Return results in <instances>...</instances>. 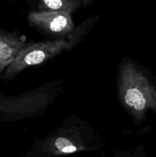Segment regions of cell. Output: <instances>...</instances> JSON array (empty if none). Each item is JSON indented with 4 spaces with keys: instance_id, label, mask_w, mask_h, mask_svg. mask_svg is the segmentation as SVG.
<instances>
[{
    "instance_id": "6da1fadb",
    "label": "cell",
    "mask_w": 156,
    "mask_h": 157,
    "mask_svg": "<svg viewBox=\"0 0 156 157\" xmlns=\"http://www.w3.org/2000/svg\"><path fill=\"white\" fill-rule=\"evenodd\" d=\"M118 87L122 105L136 121H142L147 110L156 111V88L131 61L121 66Z\"/></svg>"
},
{
    "instance_id": "7a4b0ae2",
    "label": "cell",
    "mask_w": 156,
    "mask_h": 157,
    "mask_svg": "<svg viewBox=\"0 0 156 157\" xmlns=\"http://www.w3.org/2000/svg\"><path fill=\"white\" fill-rule=\"evenodd\" d=\"M87 25L81 24L79 28L63 38L26 44L6 68L4 78H13L28 67L39 65L54 58L63 51L72 49L84 35Z\"/></svg>"
},
{
    "instance_id": "3957f363",
    "label": "cell",
    "mask_w": 156,
    "mask_h": 157,
    "mask_svg": "<svg viewBox=\"0 0 156 157\" xmlns=\"http://www.w3.org/2000/svg\"><path fill=\"white\" fill-rule=\"evenodd\" d=\"M28 18L32 26L56 38L67 36L74 30L72 16L68 13L39 10L30 12Z\"/></svg>"
},
{
    "instance_id": "277c9868",
    "label": "cell",
    "mask_w": 156,
    "mask_h": 157,
    "mask_svg": "<svg viewBox=\"0 0 156 157\" xmlns=\"http://www.w3.org/2000/svg\"><path fill=\"white\" fill-rule=\"evenodd\" d=\"M47 91L36 90L21 98H0V111L8 113H24L40 110L50 100Z\"/></svg>"
},
{
    "instance_id": "5b68a950",
    "label": "cell",
    "mask_w": 156,
    "mask_h": 157,
    "mask_svg": "<svg viewBox=\"0 0 156 157\" xmlns=\"http://www.w3.org/2000/svg\"><path fill=\"white\" fill-rule=\"evenodd\" d=\"M44 150L51 154L65 155L87 150L84 140L79 139L76 135L62 133L50 136L44 141Z\"/></svg>"
},
{
    "instance_id": "8992f818",
    "label": "cell",
    "mask_w": 156,
    "mask_h": 157,
    "mask_svg": "<svg viewBox=\"0 0 156 157\" xmlns=\"http://www.w3.org/2000/svg\"><path fill=\"white\" fill-rule=\"evenodd\" d=\"M25 41L13 34L0 32V74L14 61Z\"/></svg>"
},
{
    "instance_id": "52a82bcc",
    "label": "cell",
    "mask_w": 156,
    "mask_h": 157,
    "mask_svg": "<svg viewBox=\"0 0 156 157\" xmlns=\"http://www.w3.org/2000/svg\"><path fill=\"white\" fill-rule=\"evenodd\" d=\"M93 3L91 0H43L38 3V9L41 11H52L72 13Z\"/></svg>"
},
{
    "instance_id": "ba28073f",
    "label": "cell",
    "mask_w": 156,
    "mask_h": 157,
    "mask_svg": "<svg viewBox=\"0 0 156 157\" xmlns=\"http://www.w3.org/2000/svg\"><path fill=\"white\" fill-rule=\"evenodd\" d=\"M121 157H123V156H121Z\"/></svg>"
}]
</instances>
